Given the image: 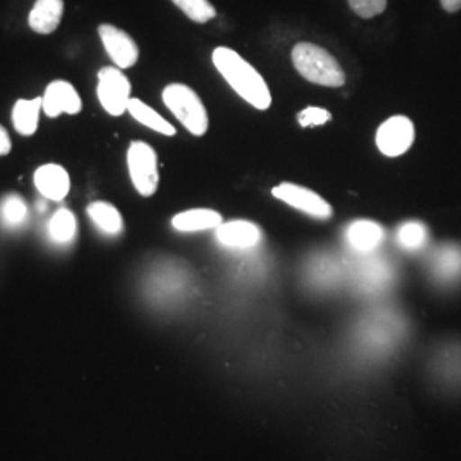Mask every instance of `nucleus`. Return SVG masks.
Segmentation results:
<instances>
[{
  "label": "nucleus",
  "instance_id": "f257e3e1",
  "mask_svg": "<svg viewBox=\"0 0 461 461\" xmlns=\"http://www.w3.org/2000/svg\"><path fill=\"white\" fill-rule=\"evenodd\" d=\"M212 62L236 95H240L257 110L264 112L270 108L272 95L262 74H258L257 68L238 51L228 47H217L212 51Z\"/></svg>",
  "mask_w": 461,
  "mask_h": 461
},
{
  "label": "nucleus",
  "instance_id": "f03ea898",
  "mask_svg": "<svg viewBox=\"0 0 461 461\" xmlns=\"http://www.w3.org/2000/svg\"><path fill=\"white\" fill-rule=\"evenodd\" d=\"M291 59L299 76L310 83L325 87H342L346 84V72L339 60L314 43H297L291 51Z\"/></svg>",
  "mask_w": 461,
  "mask_h": 461
},
{
  "label": "nucleus",
  "instance_id": "7ed1b4c3",
  "mask_svg": "<svg viewBox=\"0 0 461 461\" xmlns=\"http://www.w3.org/2000/svg\"><path fill=\"white\" fill-rule=\"evenodd\" d=\"M166 108L180 120L183 127L202 137L209 131V115L197 93L185 84H169L163 89Z\"/></svg>",
  "mask_w": 461,
  "mask_h": 461
},
{
  "label": "nucleus",
  "instance_id": "20e7f679",
  "mask_svg": "<svg viewBox=\"0 0 461 461\" xmlns=\"http://www.w3.org/2000/svg\"><path fill=\"white\" fill-rule=\"evenodd\" d=\"M129 175L142 197H152L159 186L158 154L146 142H132L127 152Z\"/></svg>",
  "mask_w": 461,
  "mask_h": 461
},
{
  "label": "nucleus",
  "instance_id": "39448f33",
  "mask_svg": "<svg viewBox=\"0 0 461 461\" xmlns=\"http://www.w3.org/2000/svg\"><path fill=\"white\" fill-rule=\"evenodd\" d=\"M132 84L118 67H103L98 72L99 103L103 110L112 116L123 115L129 108Z\"/></svg>",
  "mask_w": 461,
  "mask_h": 461
},
{
  "label": "nucleus",
  "instance_id": "423d86ee",
  "mask_svg": "<svg viewBox=\"0 0 461 461\" xmlns=\"http://www.w3.org/2000/svg\"><path fill=\"white\" fill-rule=\"evenodd\" d=\"M415 140V127L412 120L403 115L388 118L379 125L376 132V146L386 158H398L412 148Z\"/></svg>",
  "mask_w": 461,
  "mask_h": 461
},
{
  "label": "nucleus",
  "instance_id": "0eeeda50",
  "mask_svg": "<svg viewBox=\"0 0 461 461\" xmlns=\"http://www.w3.org/2000/svg\"><path fill=\"white\" fill-rule=\"evenodd\" d=\"M272 195L297 211L312 215L314 219L327 221L333 215V209L325 198L314 194L313 190L294 183H280L279 186L272 190Z\"/></svg>",
  "mask_w": 461,
  "mask_h": 461
},
{
  "label": "nucleus",
  "instance_id": "6e6552de",
  "mask_svg": "<svg viewBox=\"0 0 461 461\" xmlns=\"http://www.w3.org/2000/svg\"><path fill=\"white\" fill-rule=\"evenodd\" d=\"M99 38L110 59L118 68H131L139 60V47L132 36L113 24H99Z\"/></svg>",
  "mask_w": 461,
  "mask_h": 461
},
{
  "label": "nucleus",
  "instance_id": "1a4fd4ad",
  "mask_svg": "<svg viewBox=\"0 0 461 461\" xmlns=\"http://www.w3.org/2000/svg\"><path fill=\"white\" fill-rule=\"evenodd\" d=\"M83 110V99L76 87L67 81H53L47 86L43 95V112L50 118L67 113L77 115Z\"/></svg>",
  "mask_w": 461,
  "mask_h": 461
},
{
  "label": "nucleus",
  "instance_id": "9d476101",
  "mask_svg": "<svg viewBox=\"0 0 461 461\" xmlns=\"http://www.w3.org/2000/svg\"><path fill=\"white\" fill-rule=\"evenodd\" d=\"M36 190L53 202H60L70 192V176L66 167L60 165H43L34 171Z\"/></svg>",
  "mask_w": 461,
  "mask_h": 461
},
{
  "label": "nucleus",
  "instance_id": "9b49d317",
  "mask_svg": "<svg viewBox=\"0 0 461 461\" xmlns=\"http://www.w3.org/2000/svg\"><path fill=\"white\" fill-rule=\"evenodd\" d=\"M217 240L224 247L247 249L260 243L262 230L249 221H230L217 228Z\"/></svg>",
  "mask_w": 461,
  "mask_h": 461
},
{
  "label": "nucleus",
  "instance_id": "f8f14e48",
  "mask_svg": "<svg viewBox=\"0 0 461 461\" xmlns=\"http://www.w3.org/2000/svg\"><path fill=\"white\" fill-rule=\"evenodd\" d=\"M64 17V0H36L28 24L38 34H51Z\"/></svg>",
  "mask_w": 461,
  "mask_h": 461
},
{
  "label": "nucleus",
  "instance_id": "ddd939ff",
  "mask_svg": "<svg viewBox=\"0 0 461 461\" xmlns=\"http://www.w3.org/2000/svg\"><path fill=\"white\" fill-rule=\"evenodd\" d=\"M171 224L175 230L182 232L217 230L222 224V215L212 209H192L175 215Z\"/></svg>",
  "mask_w": 461,
  "mask_h": 461
},
{
  "label": "nucleus",
  "instance_id": "4468645a",
  "mask_svg": "<svg viewBox=\"0 0 461 461\" xmlns=\"http://www.w3.org/2000/svg\"><path fill=\"white\" fill-rule=\"evenodd\" d=\"M347 243L359 253H369L383 241V230L373 221H357L348 226Z\"/></svg>",
  "mask_w": 461,
  "mask_h": 461
},
{
  "label": "nucleus",
  "instance_id": "2eb2a0df",
  "mask_svg": "<svg viewBox=\"0 0 461 461\" xmlns=\"http://www.w3.org/2000/svg\"><path fill=\"white\" fill-rule=\"evenodd\" d=\"M43 110V98L17 99L13 108V125L19 135L30 137L38 131L40 112Z\"/></svg>",
  "mask_w": 461,
  "mask_h": 461
},
{
  "label": "nucleus",
  "instance_id": "dca6fc26",
  "mask_svg": "<svg viewBox=\"0 0 461 461\" xmlns=\"http://www.w3.org/2000/svg\"><path fill=\"white\" fill-rule=\"evenodd\" d=\"M87 215L91 221L108 236H118L123 230V219L115 205L108 202H93L87 205Z\"/></svg>",
  "mask_w": 461,
  "mask_h": 461
},
{
  "label": "nucleus",
  "instance_id": "f3484780",
  "mask_svg": "<svg viewBox=\"0 0 461 461\" xmlns=\"http://www.w3.org/2000/svg\"><path fill=\"white\" fill-rule=\"evenodd\" d=\"M127 112H129L139 123H142L144 127H148V129L154 131V132L163 133V135H167V137H173V135L176 133V129H175L167 120H165L156 110H152L150 106H148V104H146L144 101H140V99H131Z\"/></svg>",
  "mask_w": 461,
  "mask_h": 461
},
{
  "label": "nucleus",
  "instance_id": "a211bd4d",
  "mask_svg": "<svg viewBox=\"0 0 461 461\" xmlns=\"http://www.w3.org/2000/svg\"><path fill=\"white\" fill-rule=\"evenodd\" d=\"M76 232H77V221H76V215L72 214L68 209L57 211L50 219L49 234L53 243L68 245L74 241Z\"/></svg>",
  "mask_w": 461,
  "mask_h": 461
},
{
  "label": "nucleus",
  "instance_id": "6ab92c4d",
  "mask_svg": "<svg viewBox=\"0 0 461 461\" xmlns=\"http://www.w3.org/2000/svg\"><path fill=\"white\" fill-rule=\"evenodd\" d=\"M434 272L438 279L453 282L461 276V249L456 247H446L438 251L434 258Z\"/></svg>",
  "mask_w": 461,
  "mask_h": 461
},
{
  "label": "nucleus",
  "instance_id": "aec40b11",
  "mask_svg": "<svg viewBox=\"0 0 461 461\" xmlns=\"http://www.w3.org/2000/svg\"><path fill=\"white\" fill-rule=\"evenodd\" d=\"M28 221V207L19 195H7L0 202V222L5 228H21Z\"/></svg>",
  "mask_w": 461,
  "mask_h": 461
},
{
  "label": "nucleus",
  "instance_id": "412c9836",
  "mask_svg": "<svg viewBox=\"0 0 461 461\" xmlns=\"http://www.w3.org/2000/svg\"><path fill=\"white\" fill-rule=\"evenodd\" d=\"M190 21L205 24L217 16L214 5L209 0H171Z\"/></svg>",
  "mask_w": 461,
  "mask_h": 461
},
{
  "label": "nucleus",
  "instance_id": "4be33fe9",
  "mask_svg": "<svg viewBox=\"0 0 461 461\" xmlns=\"http://www.w3.org/2000/svg\"><path fill=\"white\" fill-rule=\"evenodd\" d=\"M398 245L409 251H417L426 245L428 241V230L420 222H405L398 230Z\"/></svg>",
  "mask_w": 461,
  "mask_h": 461
},
{
  "label": "nucleus",
  "instance_id": "5701e85b",
  "mask_svg": "<svg viewBox=\"0 0 461 461\" xmlns=\"http://www.w3.org/2000/svg\"><path fill=\"white\" fill-rule=\"evenodd\" d=\"M390 280V270L383 264H366L361 272L359 282L366 291H375L383 287Z\"/></svg>",
  "mask_w": 461,
  "mask_h": 461
},
{
  "label": "nucleus",
  "instance_id": "b1692460",
  "mask_svg": "<svg viewBox=\"0 0 461 461\" xmlns=\"http://www.w3.org/2000/svg\"><path fill=\"white\" fill-rule=\"evenodd\" d=\"M352 13L363 19H373L386 11L388 0H347Z\"/></svg>",
  "mask_w": 461,
  "mask_h": 461
},
{
  "label": "nucleus",
  "instance_id": "393cba45",
  "mask_svg": "<svg viewBox=\"0 0 461 461\" xmlns=\"http://www.w3.org/2000/svg\"><path fill=\"white\" fill-rule=\"evenodd\" d=\"M331 120L329 110L320 108V106H308L306 110L299 112L297 122L303 129H310V127H320L325 125L327 122Z\"/></svg>",
  "mask_w": 461,
  "mask_h": 461
},
{
  "label": "nucleus",
  "instance_id": "a878e982",
  "mask_svg": "<svg viewBox=\"0 0 461 461\" xmlns=\"http://www.w3.org/2000/svg\"><path fill=\"white\" fill-rule=\"evenodd\" d=\"M13 149V142H11V137L9 132L0 125V158L2 156H7Z\"/></svg>",
  "mask_w": 461,
  "mask_h": 461
},
{
  "label": "nucleus",
  "instance_id": "bb28decb",
  "mask_svg": "<svg viewBox=\"0 0 461 461\" xmlns=\"http://www.w3.org/2000/svg\"><path fill=\"white\" fill-rule=\"evenodd\" d=\"M439 2H441V7L449 14H455L461 9V0H439Z\"/></svg>",
  "mask_w": 461,
  "mask_h": 461
}]
</instances>
